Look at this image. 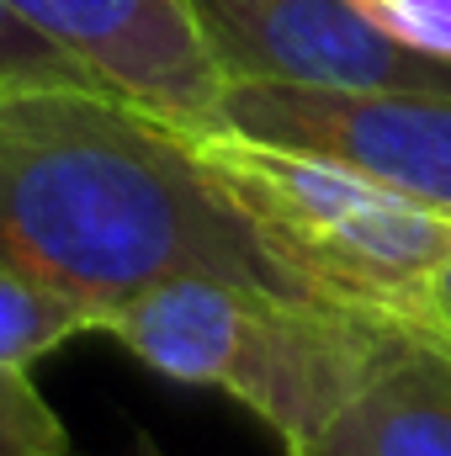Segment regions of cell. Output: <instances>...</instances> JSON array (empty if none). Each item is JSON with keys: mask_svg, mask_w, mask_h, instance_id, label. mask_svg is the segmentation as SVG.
I'll use <instances>...</instances> for the list:
<instances>
[{"mask_svg": "<svg viewBox=\"0 0 451 456\" xmlns=\"http://www.w3.org/2000/svg\"><path fill=\"white\" fill-rule=\"evenodd\" d=\"M96 330V314L27 281L21 271L0 265V366H16L27 371L37 355L59 350L64 340Z\"/></svg>", "mask_w": 451, "mask_h": 456, "instance_id": "8", "label": "cell"}, {"mask_svg": "<svg viewBox=\"0 0 451 456\" xmlns=\"http://www.w3.org/2000/svg\"><path fill=\"white\" fill-rule=\"evenodd\" d=\"M218 127L350 165L451 218V91H324L228 80Z\"/></svg>", "mask_w": 451, "mask_h": 456, "instance_id": "4", "label": "cell"}, {"mask_svg": "<svg viewBox=\"0 0 451 456\" xmlns=\"http://www.w3.org/2000/svg\"><path fill=\"white\" fill-rule=\"evenodd\" d=\"M186 143L308 297L441 324L425 287L451 255L447 213L350 165L250 143L228 127L186 133Z\"/></svg>", "mask_w": 451, "mask_h": 456, "instance_id": "3", "label": "cell"}, {"mask_svg": "<svg viewBox=\"0 0 451 456\" xmlns=\"http://www.w3.org/2000/svg\"><path fill=\"white\" fill-rule=\"evenodd\" d=\"M409 324L425 319L266 292L224 276H170L112 308L102 335L176 382L239 398L287 452H298Z\"/></svg>", "mask_w": 451, "mask_h": 456, "instance_id": "2", "label": "cell"}, {"mask_svg": "<svg viewBox=\"0 0 451 456\" xmlns=\"http://www.w3.org/2000/svg\"><path fill=\"white\" fill-rule=\"evenodd\" d=\"M287 456H451V330L409 324L324 430Z\"/></svg>", "mask_w": 451, "mask_h": 456, "instance_id": "7", "label": "cell"}, {"mask_svg": "<svg viewBox=\"0 0 451 456\" xmlns=\"http://www.w3.org/2000/svg\"><path fill=\"white\" fill-rule=\"evenodd\" d=\"M0 456H70L59 414L16 366H0Z\"/></svg>", "mask_w": 451, "mask_h": 456, "instance_id": "9", "label": "cell"}, {"mask_svg": "<svg viewBox=\"0 0 451 456\" xmlns=\"http://www.w3.org/2000/svg\"><path fill=\"white\" fill-rule=\"evenodd\" d=\"M0 265L102 319L170 276L308 297L181 127L96 86L0 80Z\"/></svg>", "mask_w": 451, "mask_h": 456, "instance_id": "1", "label": "cell"}, {"mask_svg": "<svg viewBox=\"0 0 451 456\" xmlns=\"http://www.w3.org/2000/svg\"><path fill=\"white\" fill-rule=\"evenodd\" d=\"M218 80L324 91H451V59L388 37L356 0H186Z\"/></svg>", "mask_w": 451, "mask_h": 456, "instance_id": "5", "label": "cell"}, {"mask_svg": "<svg viewBox=\"0 0 451 456\" xmlns=\"http://www.w3.org/2000/svg\"><path fill=\"white\" fill-rule=\"evenodd\" d=\"M0 80H32V86H96L64 48H53L37 27H27L0 0ZM102 91V86H96Z\"/></svg>", "mask_w": 451, "mask_h": 456, "instance_id": "10", "label": "cell"}, {"mask_svg": "<svg viewBox=\"0 0 451 456\" xmlns=\"http://www.w3.org/2000/svg\"><path fill=\"white\" fill-rule=\"evenodd\" d=\"M361 16H372L388 37L451 59V0H356Z\"/></svg>", "mask_w": 451, "mask_h": 456, "instance_id": "11", "label": "cell"}, {"mask_svg": "<svg viewBox=\"0 0 451 456\" xmlns=\"http://www.w3.org/2000/svg\"><path fill=\"white\" fill-rule=\"evenodd\" d=\"M102 91L181 133H213L224 80L186 0H5Z\"/></svg>", "mask_w": 451, "mask_h": 456, "instance_id": "6", "label": "cell"}, {"mask_svg": "<svg viewBox=\"0 0 451 456\" xmlns=\"http://www.w3.org/2000/svg\"><path fill=\"white\" fill-rule=\"evenodd\" d=\"M425 292H430V314L451 330V255L436 265V276H430V287H425Z\"/></svg>", "mask_w": 451, "mask_h": 456, "instance_id": "12", "label": "cell"}]
</instances>
